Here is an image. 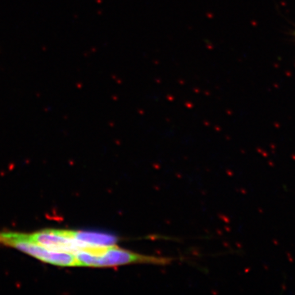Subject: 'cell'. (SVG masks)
<instances>
[{"mask_svg":"<svg viewBox=\"0 0 295 295\" xmlns=\"http://www.w3.org/2000/svg\"><path fill=\"white\" fill-rule=\"evenodd\" d=\"M0 242L17 248L45 262L62 266H79L74 254L49 249L29 240L25 235L15 233L0 234Z\"/></svg>","mask_w":295,"mask_h":295,"instance_id":"cell-1","label":"cell"}]
</instances>
